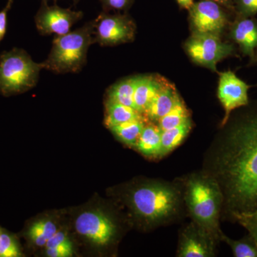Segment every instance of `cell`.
<instances>
[{
  "mask_svg": "<svg viewBox=\"0 0 257 257\" xmlns=\"http://www.w3.org/2000/svg\"><path fill=\"white\" fill-rule=\"evenodd\" d=\"M228 121L206 158L204 172L214 177L224 195L222 216L257 208V103L243 106Z\"/></svg>",
  "mask_w": 257,
  "mask_h": 257,
  "instance_id": "cell-1",
  "label": "cell"
},
{
  "mask_svg": "<svg viewBox=\"0 0 257 257\" xmlns=\"http://www.w3.org/2000/svg\"><path fill=\"white\" fill-rule=\"evenodd\" d=\"M126 203L135 217L148 229L172 224L187 214L175 181H144L128 191Z\"/></svg>",
  "mask_w": 257,
  "mask_h": 257,
  "instance_id": "cell-2",
  "label": "cell"
},
{
  "mask_svg": "<svg viewBox=\"0 0 257 257\" xmlns=\"http://www.w3.org/2000/svg\"><path fill=\"white\" fill-rule=\"evenodd\" d=\"M175 181L181 189L186 213L192 221L204 226L220 240L224 195L216 179L202 170Z\"/></svg>",
  "mask_w": 257,
  "mask_h": 257,
  "instance_id": "cell-3",
  "label": "cell"
},
{
  "mask_svg": "<svg viewBox=\"0 0 257 257\" xmlns=\"http://www.w3.org/2000/svg\"><path fill=\"white\" fill-rule=\"evenodd\" d=\"M93 43L94 20L75 31L55 37L50 55L42 62L44 67L55 74L80 72L87 63L88 50Z\"/></svg>",
  "mask_w": 257,
  "mask_h": 257,
  "instance_id": "cell-4",
  "label": "cell"
},
{
  "mask_svg": "<svg viewBox=\"0 0 257 257\" xmlns=\"http://www.w3.org/2000/svg\"><path fill=\"white\" fill-rule=\"evenodd\" d=\"M42 63H36L23 49L14 48L0 55V94H21L36 86Z\"/></svg>",
  "mask_w": 257,
  "mask_h": 257,
  "instance_id": "cell-5",
  "label": "cell"
},
{
  "mask_svg": "<svg viewBox=\"0 0 257 257\" xmlns=\"http://www.w3.org/2000/svg\"><path fill=\"white\" fill-rule=\"evenodd\" d=\"M184 50L194 63L212 72H217L216 64L233 55L234 47L224 42L220 36L211 34L193 32L184 44Z\"/></svg>",
  "mask_w": 257,
  "mask_h": 257,
  "instance_id": "cell-6",
  "label": "cell"
},
{
  "mask_svg": "<svg viewBox=\"0 0 257 257\" xmlns=\"http://www.w3.org/2000/svg\"><path fill=\"white\" fill-rule=\"evenodd\" d=\"M136 30V24L126 14L110 15L103 12L94 20L95 42L102 47L133 42Z\"/></svg>",
  "mask_w": 257,
  "mask_h": 257,
  "instance_id": "cell-7",
  "label": "cell"
},
{
  "mask_svg": "<svg viewBox=\"0 0 257 257\" xmlns=\"http://www.w3.org/2000/svg\"><path fill=\"white\" fill-rule=\"evenodd\" d=\"M220 241L210 231L191 221L179 230L177 256H215Z\"/></svg>",
  "mask_w": 257,
  "mask_h": 257,
  "instance_id": "cell-8",
  "label": "cell"
},
{
  "mask_svg": "<svg viewBox=\"0 0 257 257\" xmlns=\"http://www.w3.org/2000/svg\"><path fill=\"white\" fill-rule=\"evenodd\" d=\"M82 18V12L64 9L56 3L53 6H49L47 0H42L41 7L35 15V22L41 35H62L70 32L73 25Z\"/></svg>",
  "mask_w": 257,
  "mask_h": 257,
  "instance_id": "cell-9",
  "label": "cell"
},
{
  "mask_svg": "<svg viewBox=\"0 0 257 257\" xmlns=\"http://www.w3.org/2000/svg\"><path fill=\"white\" fill-rule=\"evenodd\" d=\"M223 7L211 0L194 3L189 8V22L193 32L220 36L228 24Z\"/></svg>",
  "mask_w": 257,
  "mask_h": 257,
  "instance_id": "cell-10",
  "label": "cell"
},
{
  "mask_svg": "<svg viewBox=\"0 0 257 257\" xmlns=\"http://www.w3.org/2000/svg\"><path fill=\"white\" fill-rule=\"evenodd\" d=\"M77 232L99 246H106L114 239L116 226L109 216L100 211H84L75 221Z\"/></svg>",
  "mask_w": 257,
  "mask_h": 257,
  "instance_id": "cell-11",
  "label": "cell"
},
{
  "mask_svg": "<svg viewBox=\"0 0 257 257\" xmlns=\"http://www.w3.org/2000/svg\"><path fill=\"white\" fill-rule=\"evenodd\" d=\"M249 88L250 86L231 71L219 73L217 96L225 112L221 126L226 124L233 111L249 104L248 96Z\"/></svg>",
  "mask_w": 257,
  "mask_h": 257,
  "instance_id": "cell-12",
  "label": "cell"
},
{
  "mask_svg": "<svg viewBox=\"0 0 257 257\" xmlns=\"http://www.w3.org/2000/svg\"><path fill=\"white\" fill-rule=\"evenodd\" d=\"M167 79L160 75H137L134 103L135 109L144 116Z\"/></svg>",
  "mask_w": 257,
  "mask_h": 257,
  "instance_id": "cell-13",
  "label": "cell"
},
{
  "mask_svg": "<svg viewBox=\"0 0 257 257\" xmlns=\"http://www.w3.org/2000/svg\"><path fill=\"white\" fill-rule=\"evenodd\" d=\"M230 37L240 47L243 55L254 60L257 47V22L252 18L240 17L231 25Z\"/></svg>",
  "mask_w": 257,
  "mask_h": 257,
  "instance_id": "cell-14",
  "label": "cell"
},
{
  "mask_svg": "<svg viewBox=\"0 0 257 257\" xmlns=\"http://www.w3.org/2000/svg\"><path fill=\"white\" fill-rule=\"evenodd\" d=\"M180 99L175 86L167 79L147 109L145 118L148 121L157 123L172 110Z\"/></svg>",
  "mask_w": 257,
  "mask_h": 257,
  "instance_id": "cell-15",
  "label": "cell"
},
{
  "mask_svg": "<svg viewBox=\"0 0 257 257\" xmlns=\"http://www.w3.org/2000/svg\"><path fill=\"white\" fill-rule=\"evenodd\" d=\"M135 147L147 158L162 159V130L157 123L147 121Z\"/></svg>",
  "mask_w": 257,
  "mask_h": 257,
  "instance_id": "cell-16",
  "label": "cell"
},
{
  "mask_svg": "<svg viewBox=\"0 0 257 257\" xmlns=\"http://www.w3.org/2000/svg\"><path fill=\"white\" fill-rule=\"evenodd\" d=\"M142 119H147L134 108L106 99L104 123L108 128L126 121Z\"/></svg>",
  "mask_w": 257,
  "mask_h": 257,
  "instance_id": "cell-17",
  "label": "cell"
},
{
  "mask_svg": "<svg viewBox=\"0 0 257 257\" xmlns=\"http://www.w3.org/2000/svg\"><path fill=\"white\" fill-rule=\"evenodd\" d=\"M193 126L192 118H189L179 126L162 131V158L183 143Z\"/></svg>",
  "mask_w": 257,
  "mask_h": 257,
  "instance_id": "cell-18",
  "label": "cell"
},
{
  "mask_svg": "<svg viewBox=\"0 0 257 257\" xmlns=\"http://www.w3.org/2000/svg\"><path fill=\"white\" fill-rule=\"evenodd\" d=\"M136 81L137 75H135L126 77L115 83L108 89L106 99L135 109L134 94Z\"/></svg>",
  "mask_w": 257,
  "mask_h": 257,
  "instance_id": "cell-19",
  "label": "cell"
},
{
  "mask_svg": "<svg viewBox=\"0 0 257 257\" xmlns=\"http://www.w3.org/2000/svg\"><path fill=\"white\" fill-rule=\"evenodd\" d=\"M148 120H133L109 128L120 142L127 146L135 147Z\"/></svg>",
  "mask_w": 257,
  "mask_h": 257,
  "instance_id": "cell-20",
  "label": "cell"
},
{
  "mask_svg": "<svg viewBox=\"0 0 257 257\" xmlns=\"http://www.w3.org/2000/svg\"><path fill=\"white\" fill-rule=\"evenodd\" d=\"M57 231V226L52 221H37L29 226L25 235L36 246H45L48 239Z\"/></svg>",
  "mask_w": 257,
  "mask_h": 257,
  "instance_id": "cell-21",
  "label": "cell"
},
{
  "mask_svg": "<svg viewBox=\"0 0 257 257\" xmlns=\"http://www.w3.org/2000/svg\"><path fill=\"white\" fill-rule=\"evenodd\" d=\"M221 241L226 243L235 257H257V243L249 234L239 240H234L221 233Z\"/></svg>",
  "mask_w": 257,
  "mask_h": 257,
  "instance_id": "cell-22",
  "label": "cell"
},
{
  "mask_svg": "<svg viewBox=\"0 0 257 257\" xmlns=\"http://www.w3.org/2000/svg\"><path fill=\"white\" fill-rule=\"evenodd\" d=\"M189 118H191L190 111L183 99L181 98L172 110L159 119L157 124L161 130L163 131L179 126Z\"/></svg>",
  "mask_w": 257,
  "mask_h": 257,
  "instance_id": "cell-23",
  "label": "cell"
},
{
  "mask_svg": "<svg viewBox=\"0 0 257 257\" xmlns=\"http://www.w3.org/2000/svg\"><path fill=\"white\" fill-rule=\"evenodd\" d=\"M23 256L18 239L14 235L3 230L0 237V257H20Z\"/></svg>",
  "mask_w": 257,
  "mask_h": 257,
  "instance_id": "cell-24",
  "label": "cell"
},
{
  "mask_svg": "<svg viewBox=\"0 0 257 257\" xmlns=\"http://www.w3.org/2000/svg\"><path fill=\"white\" fill-rule=\"evenodd\" d=\"M231 221L242 226L257 243V208L248 212L236 213L231 218Z\"/></svg>",
  "mask_w": 257,
  "mask_h": 257,
  "instance_id": "cell-25",
  "label": "cell"
},
{
  "mask_svg": "<svg viewBox=\"0 0 257 257\" xmlns=\"http://www.w3.org/2000/svg\"><path fill=\"white\" fill-rule=\"evenodd\" d=\"M240 17L253 16L257 14V0H235Z\"/></svg>",
  "mask_w": 257,
  "mask_h": 257,
  "instance_id": "cell-26",
  "label": "cell"
},
{
  "mask_svg": "<svg viewBox=\"0 0 257 257\" xmlns=\"http://www.w3.org/2000/svg\"><path fill=\"white\" fill-rule=\"evenodd\" d=\"M105 13L115 11H126L131 8L134 0H99Z\"/></svg>",
  "mask_w": 257,
  "mask_h": 257,
  "instance_id": "cell-27",
  "label": "cell"
},
{
  "mask_svg": "<svg viewBox=\"0 0 257 257\" xmlns=\"http://www.w3.org/2000/svg\"><path fill=\"white\" fill-rule=\"evenodd\" d=\"M47 255L50 257H69L73 255V246L71 241L54 248H47Z\"/></svg>",
  "mask_w": 257,
  "mask_h": 257,
  "instance_id": "cell-28",
  "label": "cell"
},
{
  "mask_svg": "<svg viewBox=\"0 0 257 257\" xmlns=\"http://www.w3.org/2000/svg\"><path fill=\"white\" fill-rule=\"evenodd\" d=\"M14 0H8L6 7L0 12V42L4 39L8 27V12L11 10Z\"/></svg>",
  "mask_w": 257,
  "mask_h": 257,
  "instance_id": "cell-29",
  "label": "cell"
},
{
  "mask_svg": "<svg viewBox=\"0 0 257 257\" xmlns=\"http://www.w3.org/2000/svg\"><path fill=\"white\" fill-rule=\"evenodd\" d=\"M70 241L67 234L64 231H58L55 233L52 237L47 241L45 247L46 248H54L55 246H60L64 243H68Z\"/></svg>",
  "mask_w": 257,
  "mask_h": 257,
  "instance_id": "cell-30",
  "label": "cell"
},
{
  "mask_svg": "<svg viewBox=\"0 0 257 257\" xmlns=\"http://www.w3.org/2000/svg\"><path fill=\"white\" fill-rule=\"evenodd\" d=\"M211 1L215 2L218 4L227 9H233L234 5H233V0H211Z\"/></svg>",
  "mask_w": 257,
  "mask_h": 257,
  "instance_id": "cell-31",
  "label": "cell"
},
{
  "mask_svg": "<svg viewBox=\"0 0 257 257\" xmlns=\"http://www.w3.org/2000/svg\"><path fill=\"white\" fill-rule=\"evenodd\" d=\"M176 1L181 8L188 10L194 4V0H176Z\"/></svg>",
  "mask_w": 257,
  "mask_h": 257,
  "instance_id": "cell-32",
  "label": "cell"
},
{
  "mask_svg": "<svg viewBox=\"0 0 257 257\" xmlns=\"http://www.w3.org/2000/svg\"><path fill=\"white\" fill-rule=\"evenodd\" d=\"M54 1H55V3H56V2H57V0H54ZM72 1H73L74 3H77L79 0H72Z\"/></svg>",
  "mask_w": 257,
  "mask_h": 257,
  "instance_id": "cell-33",
  "label": "cell"
},
{
  "mask_svg": "<svg viewBox=\"0 0 257 257\" xmlns=\"http://www.w3.org/2000/svg\"><path fill=\"white\" fill-rule=\"evenodd\" d=\"M3 229H2L1 227H0V237H1V234H2V232H3Z\"/></svg>",
  "mask_w": 257,
  "mask_h": 257,
  "instance_id": "cell-34",
  "label": "cell"
}]
</instances>
